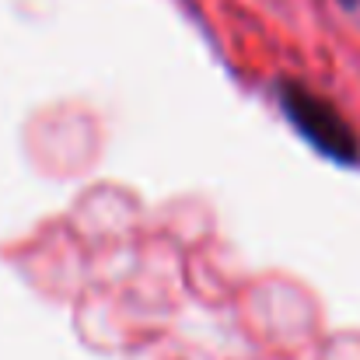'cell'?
Instances as JSON below:
<instances>
[{
    "instance_id": "1",
    "label": "cell",
    "mask_w": 360,
    "mask_h": 360,
    "mask_svg": "<svg viewBox=\"0 0 360 360\" xmlns=\"http://www.w3.org/2000/svg\"><path fill=\"white\" fill-rule=\"evenodd\" d=\"M276 91H280L283 116L297 126V133L315 150H322L326 158H333L340 165H354L357 161L360 143H357V136H354V129H350V122L343 120L322 95L308 91L297 81H280Z\"/></svg>"
},
{
    "instance_id": "2",
    "label": "cell",
    "mask_w": 360,
    "mask_h": 360,
    "mask_svg": "<svg viewBox=\"0 0 360 360\" xmlns=\"http://www.w3.org/2000/svg\"><path fill=\"white\" fill-rule=\"evenodd\" d=\"M347 4H354V0H347Z\"/></svg>"
}]
</instances>
